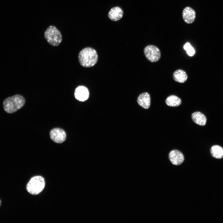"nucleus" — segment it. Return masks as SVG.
I'll return each instance as SVG.
<instances>
[{"label":"nucleus","instance_id":"obj_1","mask_svg":"<svg viewBox=\"0 0 223 223\" xmlns=\"http://www.w3.org/2000/svg\"><path fill=\"white\" fill-rule=\"evenodd\" d=\"M78 59L82 66L85 68L91 67L97 63L98 55L95 49L90 47H86L80 52Z\"/></svg>","mask_w":223,"mask_h":223},{"label":"nucleus","instance_id":"obj_2","mask_svg":"<svg viewBox=\"0 0 223 223\" xmlns=\"http://www.w3.org/2000/svg\"><path fill=\"white\" fill-rule=\"evenodd\" d=\"M25 103L24 97L17 94L5 99L3 102V108L6 112L11 114L22 108Z\"/></svg>","mask_w":223,"mask_h":223},{"label":"nucleus","instance_id":"obj_3","mask_svg":"<svg viewBox=\"0 0 223 223\" xmlns=\"http://www.w3.org/2000/svg\"><path fill=\"white\" fill-rule=\"evenodd\" d=\"M45 185V179L41 176H36L32 177L26 186L28 192L33 195H37L44 189Z\"/></svg>","mask_w":223,"mask_h":223},{"label":"nucleus","instance_id":"obj_4","mask_svg":"<svg viewBox=\"0 0 223 223\" xmlns=\"http://www.w3.org/2000/svg\"><path fill=\"white\" fill-rule=\"evenodd\" d=\"M44 36L47 42L53 46H59L62 41L61 32L54 26H49L45 31Z\"/></svg>","mask_w":223,"mask_h":223},{"label":"nucleus","instance_id":"obj_5","mask_svg":"<svg viewBox=\"0 0 223 223\" xmlns=\"http://www.w3.org/2000/svg\"><path fill=\"white\" fill-rule=\"evenodd\" d=\"M143 51L146 58L150 62H157L161 58L160 50L154 45H149L147 46L144 48Z\"/></svg>","mask_w":223,"mask_h":223},{"label":"nucleus","instance_id":"obj_6","mask_svg":"<svg viewBox=\"0 0 223 223\" xmlns=\"http://www.w3.org/2000/svg\"><path fill=\"white\" fill-rule=\"evenodd\" d=\"M51 139L54 142L60 143L63 142L66 140V134L62 129L56 128L52 129L50 133Z\"/></svg>","mask_w":223,"mask_h":223},{"label":"nucleus","instance_id":"obj_7","mask_svg":"<svg viewBox=\"0 0 223 223\" xmlns=\"http://www.w3.org/2000/svg\"><path fill=\"white\" fill-rule=\"evenodd\" d=\"M168 157L171 163L175 165H179L181 164L184 160L183 154L177 150L171 151L169 153Z\"/></svg>","mask_w":223,"mask_h":223},{"label":"nucleus","instance_id":"obj_8","mask_svg":"<svg viewBox=\"0 0 223 223\" xmlns=\"http://www.w3.org/2000/svg\"><path fill=\"white\" fill-rule=\"evenodd\" d=\"M89 92L88 89L83 86L77 87L74 92L76 98L79 101L83 102L88 99L89 97Z\"/></svg>","mask_w":223,"mask_h":223},{"label":"nucleus","instance_id":"obj_9","mask_svg":"<svg viewBox=\"0 0 223 223\" xmlns=\"http://www.w3.org/2000/svg\"><path fill=\"white\" fill-rule=\"evenodd\" d=\"M137 102L141 107L145 109H148L151 105V98L150 94L147 92H143L138 96Z\"/></svg>","mask_w":223,"mask_h":223},{"label":"nucleus","instance_id":"obj_10","mask_svg":"<svg viewBox=\"0 0 223 223\" xmlns=\"http://www.w3.org/2000/svg\"><path fill=\"white\" fill-rule=\"evenodd\" d=\"M195 12L191 7H187L183 10V18L186 23L190 24L193 23L195 20Z\"/></svg>","mask_w":223,"mask_h":223},{"label":"nucleus","instance_id":"obj_11","mask_svg":"<svg viewBox=\"0 0 223 223\" xmlns=\"http://www.w3.org/2000/svg\"><path fill=\"white\" fill-rule=\"evenodd\" d=\"M123 15V11L120 7H116L112 8L108 14V16L111 20L116 21L120 19Z\"/></svg>","mask_w":223,"mask_h":223},{"label":"nucleus","instance_id":"obj_12","mask_svg":"<svg viewBox=\"0 0 223 223\" xmlns=\"http://www.w3.org/2000/svg\"><path fill=\"white\" fill-rule=\"evenodd\" d=\"M173 80L176 82L183 83L187 79L188 75L184 70L179 69L175 71L173 75Z\"/></svg>","mask_w":223,"mask_h":223},{"label":"nucleus","instance_id":"obj_13","mask_svg":"<svg viewBox=\"0 0 223 223\" xmlns=\"http://www.w3.org/2000/svg\"><path fill=\"white\" fill-rule=\"evenodd\" d=\"M191 118L195 123L199 125L204 126L206 124L207 119L205 116L199 112H196L193 113L191 115Z\"/></svg>","mask_w":223,"mask_h":223},{"label":"nucleus","instance_id":"obj_14","mask_svg":"<svg viewBox=\"0 0 223 223\" xmlns=\"http://www.w3.org/2000/svg\"><path fill=\"white\" fill-rule=\"evenodd\" d=\"M165 103L169 106L176 107L180 105L181 103V99L175 95H171L166 99Z\"/></svg>","mask_w":223,"mask_h":223},{"label":"nucleus","instance_id":"obj_15","mask_svg":"<svg viewBox=\"0 0 223 223\" xmlns=\"http://www.w3.org/2000/svg\"><path fill=\"white\" fill-rule=\"evenodd\" d=\"M212 156L217 159H221L223 157V148L218 145L212 146L210 149Z\"/></svg>","mask_w":223,"mask_h":223},{"label":"nucleus","instance_id":"obj_16","mask_svg":"<svg viewBox=\"0 0 223 223\" xmlns=\"http://www.w3.org/2000/svg\"><path fill=\"white\" fill-rule=\"evenodd\" d=\"M184 49L186 50L187 55L190 56H193L195 54V51L189 42L186 43L183 46Z\"/></svg>","mask_w":223,"mask_h":223},{"label":"nucleus","instance_id":"obj_17","mask_svg":"<svg viewBox=\"0 0 223 223\" xmlns=\"http://www.w3.org/2000/svg\"><path fill=\"white\" fill-rule=\"evenodd\" d=\"M1 200H0V206L1 205Z\"/></svg>","mask_w":223,"mask_h":223}]
</instances>
